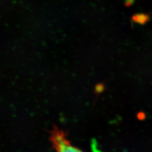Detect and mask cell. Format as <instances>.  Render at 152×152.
<instances>
[{"instance_id": "7a4b0ae2", "label": "cell", "mask_w": 152, "mask_h": 152, "mask_svg": "<svg viewBox=\"0 0 152 152\" xmlns=\"http://www.w3.org/2000/svg\"><path fill=\"white\" fill-rule=\"evenodd\" d=\"M149 20V16L145 14H137L132 17V20L139 24H145Z\"/></svg>"}, {"instance_id": "277c9868", "label": "cell", "mask_w": 152, "mask_h": 152, "mask_svg": "<svg viewBox=\"0 0 152 152\" xmlns=\"http://www.w3.org/2000/svg\"><path fill=\"white\" fill-rule=\"evenodd\" d=\"M125 1L126 6H130L134 3L135 0H125Z\"/></svg>"}, {"instance_id": "6da1fadb", "label": "cell", "mask_w": 152, "mask_h": 152, "mask_svg": "<svg viewBox=\"0 0 152 152\" xmlns=\"http://www.w3.org/2000/svg\"><path fill=\"white\" fill-rule=\"evenodd\" d=\"M50 140L55 152H85L78 147L72 144L63 130L54 126L50 132ZM93 147L94 152H99L98 149Z\"/></svg>"}, {"instance_id": "3957f363", "label": "cell", "mask_w": 152, "mask_h": 152, "mask_svg": "<svg viewBox=\"0 0 152 152\" xmlns=\"http://www.w3.org/2000/svg\"><path fill=\"white\" fill-rule=\"evenodd\" d=\"M104 86L102 84H99L98 86L96 87V91L98 92V94L102 92Z\"/></svg>"}]
</instances>
